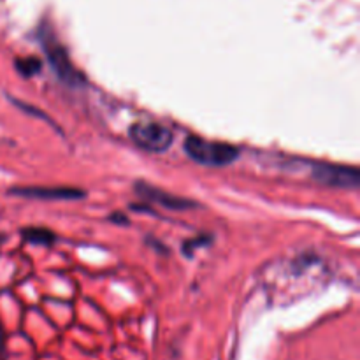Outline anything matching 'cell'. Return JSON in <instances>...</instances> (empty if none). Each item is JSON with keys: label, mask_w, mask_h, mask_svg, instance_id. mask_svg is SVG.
<instances>
[{"label": "cell", "mask_w": 360, "mask_h": 360, "mask_svg": "<svg viewBox=\"0 0 360 360\" xmlns=\"http://www.w3.org/2000/svg\"><path fill=\"white\" fill-rule=\"evenodd\" d=\"M134 190H136L137 195L143 197V199L155 204H160V206L167 207V210H190V207L193 206L192 200L174 197L171 195V193L164 192V190L160 188H155V186L148 185V183L144 181H137L136 185H134Z\"/></svg>", "instance_id": "obj_6"}, {"label": "cell", "mask_w": 360, "mask_h": 360, "mask_svg": "<svg viewBox=\"0 0 360 360\" xmlns=\"http://www.w3.org/2000/svg\"><path fill=\"white\" fill-rule=\"evenodd\" d=\"M111 220H118V221H115V224H127V218L123 217V214H112Z\"/></svg>", "instance_id": "obj_10"}, {"label": "cell", "mask_w": 360, "mask_h": 360, "mask_svg": "<svg viewBox=\"0 0 360 360\" xmlns=\"http://www.w3.org/2000/svg\"><path fill=\"white\" fill-rule=\"evenodd\" d=\"M21 234H23V238L27 239V241L34 243V245L49 246L55 241V234L41 227H28L25 229V231H21Z\"/></svg>", "instance_id": "obj_7"}, {"label": "cell", "mask_w": 360, "mask_h": 360, "mask_svg": "<svg viewBox=\"0 0 360 360\" xmlns=\"http://www.w3.org/2000/svg\"><path fill=\"white\" fill-rule=\"evenodd\" d=\"M0 360H7V350H6V333L0 323Z\"/></svg>", "instance_id": "obj_9"}, {"label": "cell", "mask_w": 360, "mask_h": 360, "mask_svg": "<svg viewBox=\"0 0 360 360\" xmlns=\"http://www.w3.org/2000/svg\"><path fill=\"white\" fill-rule=\"evenodd\" d=\"M311 176L315 181L333 188H357L360 172L357 167L333 164H313Z\"/></svg>", "instance_id": "obj_4"}, {"label": "cell", "mask_w": 360, "mask_h": 360, "mask_svg": "<svg viewBox=\"0 0 360 360\" xmlns=\"http://www.w3.org/2000/svg\"><path fill=\"white\" fill-rule=\"evenodd\" d=\"M2 243H4V238H2V234H0V248H2Z\"/></svg>", "instance_id": "obj_11"}, {"label": "cell", "mask_w": 360, "mask_h": 360, "mask_svg": "<svg viewBox=\"0 0 360 360\" xmlns=\"http://www.w3.org/2000/svg\"><path fill=\"white\" fill-rule=\"evenodd\" d=\"M14 65L21 76L32 77L41 70V60L35 58V56H25V58H18Z\"/></svg>", "instance_id": "obj_8"}, {"label": "cell", "mask_w": 360, "mask_h": 360, "mask_svg": "<svg viewBox=\"0 0 360 360\" xmlns=\"http://www.w3.org/2000/svg\"><path fill=\"white\" fill-rule=\"evenodd\" d=\"M185 151L193 162L210 165V167H224V165L232 164L239 157V148L227 143L200 139L197 136L186 137Z\"/></svg>", "instance_id": "obj_1"}, {"label": "cell", "mask_w": 360, "mask_h": 360, "mask_svg": "<svg viewBox=\"0 0 360 360\" xmlns=\"http://www.w3.org/2000/svg\"><path fill=\"white\" fill-rule=\"evenodd\" d=\"M42 49H44L46 56H48L49 63H51L53 70L56 72V76L63 81L69 86H81L84 84V76L79 70L74 67V63L70 62V56L67 53V49L56 41L55 35L51 32L48 34H42Z\"/></svg>", "instance_id": "obj_2"}, {"label": "cell", "mask_w": 360, "mask_h": 360, "mask_svg": "<svg viewBox=\"0 0 360 360\" xmlns=\"http://www.w3.org/2000/svg\"><path fill=\"white\" fill-rule=\"evenodd\" d=\"M129 136L136 146H139L141 150L151 151V153H164L172 146V141H174L172 132L167 127L155 122L136 123L130 127Z\"/></svg>", "instance_id": "obj_3"}, {"label": "cell", "mask_w": 360, "mask_h": 360, "mask_svg": "<svg viewBox=\"0 0 360 360\" xmlns=\"http://www.w3.org/2000/svg\"><path fill=\"white\" fill-rule=\"evenodd\" d=\"M11 193L21 197H30V199H44V200H72L84 197L83 190L67 188V186H25V188H14Z\"/></svg>", "instance_id": "obj_5"}]
</instances>
